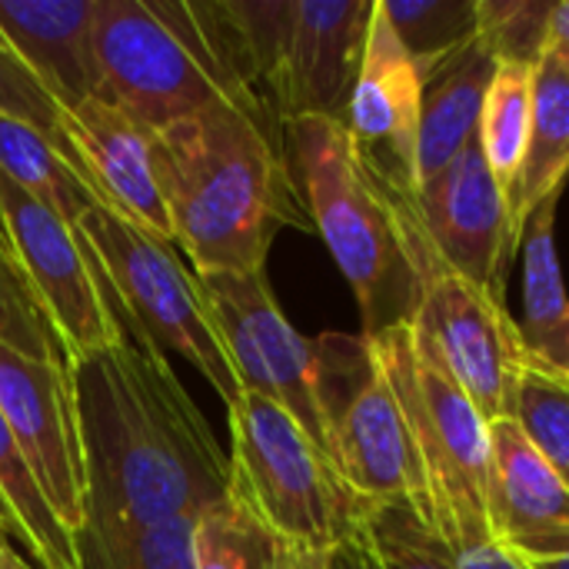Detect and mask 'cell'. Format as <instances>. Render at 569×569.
<instances>
[{"instance_id": "52a82bcc", "label": "cell", "mask_w": 569, "mask_h": 569, "mask_svg": "<svg viewBox=\"0 0 569 569\" xmlns=\"http://www.w3.org/2000/svg\"><path fill=\"white\" fill-rule=\"evenodd\" d=\"M227 417L233 500L300 550H333L353 537L363 500L283 407L243 393Z\"/></svg>"}, {"instance_id": "484cf974", "label": "cell", "mask_w": 569, "mask_h": 569, "mask_svg": "<svg viewBox=\"0 0 569 569\" xmlns=\"http://www.w3.org/2000/svg\"><path fill=\"white\" fill-rule=\"evenodd\" d=\"M420 73L477 40V0H380Z\"/></svg>"}, {"instance_id": "603a6c76", "label": "cell", "mask_w": 569, "mask_h": 569, "mask_svg": "<svg viewBox=\"0 0 569 569\" xmlns=\"http://www.w3.org/2000/svg\"><path fill=\"white\" fill-rule=\"evenodd\" d=\"M0 173L70 227H80L93 207H107L43 133L10 117H0Z\"/></svg>"}, {"instance_id": "836d02e7", "label": "cell", "mask_w": 569, "mask_h": 569, "mask_svg": "<svg viewBox=\"0 0 569 569\" xmlns=\"http://www.w3.org/2000/svg\"><path fill=\"white\" fill-rule=\"evenodd\" d=\"M283 550V569H340L337 560V547L333 550H300L280 540Z\"/></svg>"}, {"instance_id": "ffe728a7", "label": "cell", "mask_w": 569, "mask_h": 569, "mask_svg": "<svg viewBox=\"0 0 569 569\" xmlns=\"http://www.w3.org/2000/svg\"><path fill=\"white\" fill-rule=\"evenodd\" d=\"M557 203L560 193L547 197L523 223V320L517 327L530 363L569 377V293L553 237Z\"/></svg>"}, {"instance_id": "7402d4cb", "label": "cell", "mask_w": 569, "mask_h": 569, "mask_svg": "<svg viewBox=\"0 0 569 569\" xmlns=\"http://www.w3.org/2000/svg\"><path fill=\"white\" fill-rule=\"evenodd\" d=\"M343 569H460L453 550L417 513L410 500L360 507V523L337 547Z\"/></svg>"}, {"instance_id": "44dd1931", "label": "cell", "mask_w": 569, "mask_h": 569, "mask_svg": "<svg viewBox=\"0 0 569 569\" xmlns=\"http://www.w3.org/2000/svg\"><path fill=\"white\" fill-rule=\"evenodd\" d=\"M569 177V73L547 50L533 67V123L530 147L513 193V227L523 237L527 217L553 193H563Z\"/></svg>"}, {"instance_id": "d4e9b609", "label": "cell", "mask_w": 569, "mask_h": 569, "mask_svg": "<svg viewBox=\"0 0 569 569\" xmlns=\"http://www.w3.org/2000/svg\"><path fill=\"white\" fill-rule=\"evenodd\" d=\"M0 500L20 523L27 537V557L37 569H80L77 540L63 530L57 513L50 510L13 430L0 413Z\"/></svg>"}, {"instance_id": "2e32d148", "label": "cell", "mask_w": 569, "mask_h": 569, "mask_svg": "<svg viewBox=\"0 0 569 569\" xmlns=\"http://www.w3.org/2000/svg\"><path fill=\"white\" fill-rule=\"evenodd\" d=\"M490 523L527 563L569 557V487L513 420L490 423Z\"/></svg>"}, {"instance_id": "8992f818", "label": "cell", "mask_w": 569, "mask_h": 569, "mask_svg": "<svg viewBox=\"0 0 569 569\" xmlns=\"http://www.w3.org/2000/svg\"><path fill=\"white\" fill-rule=\"evenodd\" d=\"M100 100L160 133L210 107L233 103L283 140L223 67L197 0H100L93 23Z\"/></svg>"}, {"instance_id": "6da1fadb", "label": "cell", "mask_w": 569, "mask_h": 569, "mask_svg": "<svg viewBox=\"0 0 569 569\" xmlns=\"http://www.w3.org/2000/svg\"><path fill=\"white\" fill-rule=\"evenodd\" d=\"M120 340L73 360L87 450V523L80 533L113 537L170 520H200L230 493L207 417L167 357L123 317Z\"/></svg>"}, {"instance_id": "d6986e66", "label": "cell", "mask_w": 569, "mask_h": 569, "mask_svg": "<svg viewBox=\"0 0 569 569\" xmlns=\"http://www.w3.org/2000/svg\"><path fill=\"white\" fill-rule=\"evenodd\" d=\"M497 57L480 43H467L453 57L420 73V137L417 183L433 180L477 137L487 90L497 73Z\"/></svg>"}, {"instance_id": "cb8c5ba5", "label": "cell", "mask_w": 569, "mask_h": 569, "mask_svg": "<svg viewBox=\"0 0 569 569\" xmlns=\"http://www.w3.org/2000/svg\"><path fill=\"white\" fill-rule=\"evenodd\" d=\"M530 123H533V67L500 63L483 100L477 140L490 173L497 177L510 203V217H513L517 180L530 147Z\"/></svg>"}, {"instance_id": "8fae6325", "label": "cell", "mask_w": 569, "mask_h": 569, "mask_svg": "<svg viewBox=\"0 0 569 569\" xmlns=\"http://www.w3.org/2000/svg\"><path fill=\"white\" fill-rule=\"evenodd\" d=\"M0 217L70 360L113 347L123 330L103 270L83 233L23 193L7 173H0Z\"/></svg>"}, {"instance_id": "4dcf8cb0", "label": "cell", "mask_w": 569, "mask_h": 569, "mask_svg": "<svg viewBox=\"0 0 569 569\" xmlns=\"http://www.w3.org/2000/svg\"><path fill=\"white\" fill-rule=\"evenodd\" d=\"M557 0H477V37L497 63L537 67L550 43Z\"/></svg>"}, {"instance_id": "83f0119b", "label": "cell", "mask_w": 569, "mask_h": 569, "mask_svg": "<svg viewBox=\"0 0 569 569\" xmlns=\"http://www.w3.org/2000/svg\"><path fill=\"white\" fill-rule=\"evenodd\" d=\"M193 533L197 520H170L113 537L77 533V557L80 569H200Z\"/></svg>"}, {"instance_id": "ac0fdd59", "label": "cell", "mask_w": 569, "mask_h": 569, "mask_svg": "<svg viewBox=\"0 0 569 569\" xmlns=\"http://www.w3.org/2000/svg\"><path fill=\"white\" fill-rule=\"evenodd\" d=\"M100 0H0V33L63 110L100 97L93 47Z\"/></svg>"}, {"instance_id": "d6a6232c", "label": "cell", "mask_w": 569, "mask_h": 569, "mask_svg": "<svg viewBox=\"0 0 569 569\" xmlns=\"http://www.w3.org/2000/svg\"><path fill=\"white\" fill-rule=\"evenodd\" d=\"M460 569H533V563L520 560L517 553H510L507 547L493 543V547H483L477 553H467L457 560Z\"/></svg>"}, {"instance_id": "5b68a950", "label": "cell", "mask_w": 569, "mask_h": 569, "mask_svg": "<svg viewBox=\"0 0 569 569\" xmlns=\"http://www.w3.org/2000/svg\"><path fill=\"white\" fill-rule=\"evenodd\" d=\"M400 400L423 480L420 517L453 557L493 547L490 423L453 380L433 340L417 327L370 337Z\"/></svg>"}, {"instance_id": "ba28073f", "label": "cell", "mask_w": 569, "mask_h": 569, "mask_svg": "<svg viewBox=\"0 0 569 569\" xmlns=\"http://www.w3.org/2000/svg\"><path fill=\"white\" fill-rule=\"evenodd\" d=\"M77 230L103 270L117 317H123L160 353H180L207 377L230 410L243 397L240 377L217 333L200 277L183 267L173 243L147 233L110 207H93Z\"/></svg>"}, {"instance_id": "1f68e13d", "label": "cell", "mask_w": 569, "mask_h": 569, "mask_svg": "<svg viewBox=\"0 0 569 569\" xmlns=\"http://www.w3.org/2000/svg\"><path fill=\"white\" fill-rule=\"evenodd\" d=\"M0 117L20 120L27 127H33L37 133H43L60 153L63 160L87 180L83 160L77 153V147L67 137V123H63V107L57 103V97L37 80V73L20 60V53L3 40L0 33ZM90 183V180H87ZM97 193V190H93ZM100 197V193H97Z\"/></svg>"}, {"instance_id": "d590c367", "label": "cell", "mask_w": 569, "mask_h": 569, "mask_svg": "<svg viewBox=\"0 0 569 569\" xmlns=\"http://www.w3.org/2000/svg\"><path fill=\"white\" fill-rule=\"evenodd\" d=\"M0 537H3V540H10V543H20V547L27 550V537H23L20 523L13 520V513L7 510V503H3V500H0Z\"/></svg>"}, {"instance_id": "7a4b0ae2", "label": "cell", "mask_w": 569, "mask_h": 569, "mask_svg": "<svg viewBox=\"0 0 569 569\" xmlns=\"http://www.w3.org/2000/svg\"><path fill=\"white\" fill-rule=\"evenodd\" d=\"M153 157L193 273H260L280 227L313 230L283 140L233 103L153 133Z\"/></svg>"}, {"instance_id": "e0dca14e", "label": "cell", "mask_w": 569, "mask_h": 569, "mask_svg": "<svg viewBox=\"0 0 569 569\" xmlns=\"http://www.w3.org/2000/svg\"><path fill=\"white\" fill-rule=\"evenodd\" d=\"M63 123L100 200L147 233L173 243L170 213L157 180L153 133L100 97L63 110Z\"/></svg>"}, {"instance_id": "9a60e30c", "label": "cell", "mask_w": 569, "mask_h": 569, "mask_svg": "<svg viewBox=\"0 0 569 569\" xmlns=\"http://www.w3.org/2000/svg\"><path fill=\"white\" fill-rule=\"evenodd\" d=\"M360 160L397 193H417L420 70L397 40L380 0L367 30L360 73L343 117Z\"/></svg>"}, {"instance_id": "4316f807", "label": "cell", "mask_w": 569, "mask_h": 569, "mask_svg": "<svg viewBox=\"0 0 569 569\" xmlns=\"http://www.w3.org/2000/svg\"><path fill=\"white\" fill-rule=\"evenodd\" d=\"M193 547L200 569H283L280 540L230 493L197 520Z\"/></svg>"}, {"instance_id": "5bb4252c", "label": "cell", "mask_w": 569, "mask_h": 569, "mask_svg": "<svg viewBox=\"0 0 569 569\" xmlns=\"http://www.w3.org/2000/svg\"><path fill=\"white\" fill-rule=\"evenodd\" d=\"M410 207L433 250L457 273L503 303L520 233L477 137L450 160V167L410 193Z\"/></svg>"}, {"instance_id": "277c9868", "label": "cell", "mask_w": 569, "mask_h": 569, "mask_svg": "<svg viewBox=\"0 0 569 569\" xmlns=\"http://www.w3.org/2000/svg\"><path fill=\"white\" fill-rule=\"evenodd\" d=\"M213 43L273 120L347 117L373 0H203Z\"/></svg>"}, {"instance_id": "3957f363", "label": "cell", "mask_w": 569, "mask_h": 569, "mask_svg": "<svg viewBox=\"0 0 569 569\" xmlns=\"http://www.w3.org/2000/svg\"><path fill=\"white\" fill-rule=\"evenodd\" d=\"M283 147L313 230L343 270L363 317V337L413 327L420 313V270L397 197L360 160L337 117L283 123Z\"/></svg>"}, {"instance_id": "9c48e42d", "label": "cell", "mask_w": 569, "mask_h": 569, "mask_svg": "<svg viewBox=\"0 0 569 569\" xmlns=\"http://www.w3.org/2000/svg\"><path fill=\"white\" fill-rule=\"evenodd\" d=\"M313 343L327 460L357 500H410L420 513L417 450L373 340L323 333Z\"/></svg>"}, {"instance_id": "8d00e7d4", "label": "cell", "mask_w": 569, "mask_h": 569, "mask_svg": "<svg viewBox=\"0 0 569 569\" xmlns=\"http://www.w3.org/2000/svg\"><path fill=\"white\" fill-rule=\"evenodd\" d=\"M0 569H37L30 560H23L20 557V550H13V543L10 540H3L0 537Z\"/></svg>"}, {"instance_id": "f546056e", "label": "cell", "mask_w": 569, "mask_h": 569, "mask_svg": "<svg viewBox=\"0 0 569 569\" xmlns=\"http://www.w3.org/2000/svg\"><path fill=\"white\" fill-rule=\"evenodd\" d=\"M513 423L569 487V377L527 360L517 383Z\"/></svg>"}, {"instance_id": "30bf717a", "label": "cell", "mask_w": 569, "mask_h": 569, "mask_svg": "<svg viewBox=\"0 0 569 569\" xmlns=\"http://www.w3.org/2000/svg\"><path fill=\"white\" fill-rule=\"evenodd\" d=\"M390 190V187H387ZM403 210L407 233L413 243L417 270H420V313L417 330H423L450 367L453 380L473 400L487 423L513 420L517 383L527 367V350L520 340V327L510 317L507 303L493 293L457 273L427 240L417 213L410 207V193L390 190Z\"/></svg>"}, {"instance_id": "4fadbf2b", "label": "cell", "mask_w": 569, "mask_h": 569, "mask_svg": "<svg viewBox=\"0 0 569 569\" xmlns=\"http://www.w3.org/2000/svg\"><path fill=\"white\" fill-rule=\"evenodd\" d=\"M0 413L50 510L77 540L87 523V450L73 367L27 357L0 340Z\"/></svg>"}, {"instance_id": "74e56055", "label": "cell", "mask_w": 569, "mask_h": 569, "mask_svg": "<svg viewBox=\"0 0 569 569\" xmlns=\"http://www.w3.org/2000/svg\"><path fill=\"white\" fill-rule=\"evenodd\" d=\"M533 569H569V557L567 560H550V563H533Z\"/></svg>"}, {"instance_id": "e575fe53", "label": "cell", "mask_w": 569, "mask_h": 569, "mask_svg": "<svg viewBox=\"0 0 569 569\" xmlns=\"http://www.w3.org/2000/svg\"><path fill=\"white\" fill-rule=\"evenodd\" d=\"M547 50L567 67L569 73V0H557L553 7V20H550V43Z\"/></svg>"}, {"instance_id": "f1b7e54d", "label": "cell", "mask_w": 569, "mask_h": 569, "mask_svg": "<svg viewBox=\"0 0 569 569\" xmlns=\"http://www.w3.org/2000/svg\"><path fill=\"white\" fill-rule=\"evenodd\" d=\"M0 340L27 357L73 367L60 333L53 330L47 310L40 307V300L13 253L3 217H0Z\"/></svg>"}, {"instance_id": "7c38bea8", "label": "cell", "mask_w": 569, "mask_h": 569, "mask_svg": "<svg viewBox=\"0 0 569 569\" xmlns=\"http://www.w3.org/2000/svg\"><path fill=\"white\" fill-rule=\"evenodd\" d=\"M197 277L243 393H260L283 407L323 450L327 440L317 397V343L290 327L270 293L267 273Z\"/></svg>"}]
</instances>
